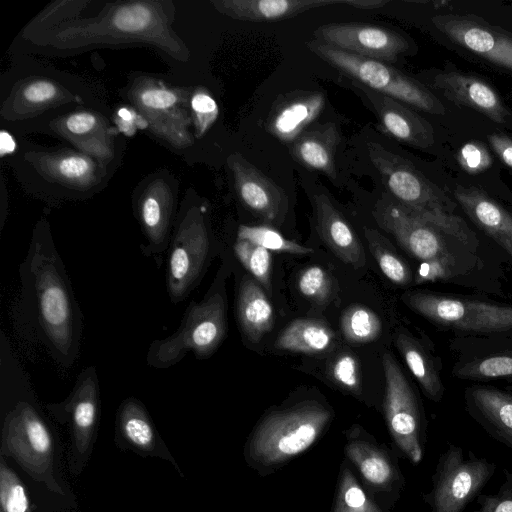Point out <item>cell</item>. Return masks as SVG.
<instances>
[{"mask_svg":"<svg viewBox=\"0 0 512 512\" xmlns=\"http://www.w3.org/2000/svg\"><path fill=\"white\" fill-rule=\"evenodd\" d=\"M18 272L19 292L10 308L15 335L62 368H71L80 353L83 315L45 221L33 229Z\"/></svg>","mask_w":512,"mask_h":512,"instance_id":"obj_1","label":"cell"},{"mask_svg":"<svg viewBox=\"0 0 512 512\" xmlns=\"http://www.w3.org/2000/svg\"><path fill=\"white\" fill-rule=\"evenodd\" d=\"M33 390L9 340L0 334V456L66 508H76L57 429Z\"/></svg>","mask_w":512,"mask_h":512,"instance_id":"obj_2","label":"cell"},{"mask_svg":"<svg viewBox=\"0 0 512 512\" xmlns=\"http://www.w3.org/2000/svg\"><path fill=\"white\" fill-rule=\"evenodd\" d=\"M175 8L171 1L131 0L107 3L93 18L74 19L33 38L32 43L54 49L92 45L144 43L186 62L189 50L172 29Z\"/></svg>","mask_w":512,"mask_h":512,"instance_id":"obj_3","label":"cell"},{"mask_svg":"<svg viewBox=\"0 0 512 512\" xmlns=\"http://www.w3.org/2000/svg\"><path fill=\"white\" fill-rule=\"evenodd\" d=\"M373 216L380 227L390 233L399 246L420 262L415 282H450L466 274L469 262L457 240L421 219L392 196L383 194ZM455 239V238H454ZM463 244V243H462Z\"/></svg>","mask_w":512,"mask_h":512,"instance_id":"obj_4","label":"cell"},{"mask_svg":"<svg viewBox=\"0 0 512 512\" xmlns=\"http://www.w3.org/2000/svg\"><path fill=\"white\" fill-rule=\"evenodd\" d=\"M332 419V411L305 401L265 415L245 445V458L259 473L280 468L310 448Z\"/></svg>","mask_w":512,"mask_h":512,"instance_id":"obj_5","label":"cell"},{"mask_svg":"<svg viewBox=\"0 0 512 512\" xmlns=\"http://www.w3.org/2000/svg\"><path fill=\"white\" fill-rule=\"evenodd\" d=\"M375 169L390 195L426 222L471 247L474 234L454 212L453 202L423 176L407 159L376 142L367 144Z\"/></svg>","mask_w":512,"mask_h":512,"instance_id":"obj_6","label":"cell"},{"mask_svg":"<svg viewBox=\"0 0 512 512\" xmlns=\"http://www.w3.org/2000/svg\"><path fill=\"white\" fill-rule=\"evenodd\" d=\"M226 334V299L220 277L200 302L191 301L179 327L170 336L151 342L146 363L156 369L178 364L189 352L197 359L209 358Z\"/></svg>","mask_w":512,"mask_h":512,"instance_id":"obj_7","label":"cell"},{"mask_svg":"<svg viewBox=\"0 0 512 512\" xmlns=\"http://www.w3.org/2000/svg\"><path fill=\"white\" fill-rule=\"evenodd\" d=\"M215 250L206 210L187 204L179 211L167 249L165 283L170 301L178 304L199 285Z\"/></svg>","mask_w":512,"mask_h":512,"instance_id":"obj_8","label":"cell"},{"mask_svg":"<svg viewBox=\"0 0 512 512\" xmlns=\"http://www.w3.org/2000/svg\"><path fill=\"white\" fill-rule=\"evenodd\" d=\"M402 300L440 328L478 336L512 333V305L427 291H408Z\"/></svg>","mask_w":512,"mask_h":512,"instance_id":"obj_9","label":"cell"},{"mask_svg":"<svg viewBox=\"0 0 512 512\" xmlns=\"http://www.w3.org/2000/svg\"><path fill=\"white\" fill-rule=\"evenodd\" d=\"M100 404L97 369L90 365L78 374L72 390L64 400L44 406L49 416L66 428L68 441L65 463L68 472L74 477L83 472L94 450Z\"/></svg>","mask_w":512,"mask_h":512,"instance_id":"obj_10","label":"cell"},{"mask_svg":"<svg viewBox=\"0 0 512 512\" xmlns=\"http://www.w3.org/2000/svg\"><path fill=\"white\" fill-rule=\"evenodd\" d=\"M307 47L353 81L376 92L431 114L445 112L441 101L424 85L386 62L351 54L316 40L308 42Z\"/></svg>","mask_w":512,"mask_h":512,"instance_id":"obj_11","label":"cell"},{"mask_svg":"<svg viewBox=\"0 0 512 512\" xmlns=\"http://www.w3.org/2000/svg\"><path fill=\"white\" fill-rule=\"evenodd\" d=\"M190 89L167 85L149 76L137 77L127 98L148 123V129L174 148L191 146L194 137L190 111Z\"/></svg>","mask_w":512,"mask_h":512,"instance_id":"obj_12","label":"cell"},{"mask_svg":"<svg viewBox=\"0 0 512 512\" xmlns=\"http://www.w3.org/2000/svg\"><path fill=\"white\" fill-rule=\"evenodd\" d=\"M496 464L451 442L439 455L431 490L423 495L432 512H464L490 481Z\"/></svg>","mask_w":512,"mask_h":512,"instance_id":"obj_13","label":"cell"},{"mask_svg":"<svg viewBox=\"0 0 512 512\" xmlns=\"http://www.w3.org/2000/svg\"><path fill=\"white\" fill-rule=\"evenodd\" d=\"M385 375L384 412L388 430L409 461L421 462L426 445V422L418 399L398 363L390 353H384Z\"/></svg>","mask_w":512,"mask_h":512,"instance_id":"obj_14","label":"cell"},{"mask_svg":"<svg viewBox=\"0 0 512 512\" xmlns=\"http://www.w3.org/2000/svg\"><path fill=\"white\" fill-rule=\"evenodd\" d=\"M345 452L368 491L373 495H384L387 507L392 506L405 485L396 456L358 426L348 431Z\"/></svg>","mask_w":512,"mask_h":512,"instance_id":"obj_15","label":"cell"},{"mask_svg":"<svg viewBox=\"0 0 512 512\" xmlns=\"http://www.w3.org/2000/svg\"><path fill=\"white\" fill-rule=\"evenodd\" d=\"M432 22L452 42L512 72V33L468 14H441Z\"/></svg>","mask_w":512,"mask_h":512,"instance_id":"obj_16","label":"cell"},{"mask_svg":"<svg viewBox=\"0 0 512 512\" xmlns=\"http://www.w3.org/2000/svg\"><path fill=\"white\" fill-rule=\"evenodd\" d=\"M316 41L342 51L383 62H395L408 49L405 38L368 23H330L314 31Z\"/></svg>","mask_w":512,"mask_h":512,"instance_id":"obj_17","label":"cell"},{"mask_svg":"<svg viewBox=\"0 0 512 512\" xmlns=\"http://www.w3.org/2000/svg\"><path fill=\"white\" fill-rule=\"evenodd\" d=\"M134 211L145 238L141 251L144 256H153L160 267V256L167 252L175 223L173 189L163 178H154L139 193Z\"/></svg>","mask_w":512,"mask_h":512,"instance_id":"obj_18","label":"cell"},{"mask_svg":"<svg viewBox=\"0 0 512 512\" xmlns=\"http://www.w3.org/2000/svg\"><path fill=\"white\" fill-rule=\"evenodd\" d=\"M116 445L141 457H155L171 463L184 477L178 463L170 453L145 405L135 397L124 399L116 412Z\"/></svg>","mask_w":512,"mask_h":512,"instance_id":"obj_19","label":"cell"},{"mask_svg":"<svg viewBox=\"0 0 512 512\" xmlns=\"http://www.w3.org/2000/svg\"><path fill=\"white\" fill-rule=\"evenodd\" d=\"M227 164L236 193L246 208L270 222L285 216L288 208L285 191L241 154H230Z\"/></svg>","mask_w":512,"mask_h":512,"instance_id":"obj_20","label":"cell"},{"mask_svg":"<svg viewBox=\"0 0 512 512\" xmlns=\"http://www.w3.org/2000/svg\"><path fill=\"white\" fill-rule=\"evenodd\" d=\"M387 0H213L211 4L223 15L235 20L265 22L293 18L306 11L332 5L358 9H376Z\"/></svg>","mask_w":512,"mask_h":512,"instance_id":"obj_21","label":"cell"},{"mask_svg":"<svg viewBox=\"0 0 512 512\" xmlns=\"http://www.w3.org/2000/svg\"><path fill=\"white\" fill-rule=\"evenodd\" d=\"M353 85L367 99L381 128L395 139L417 148H428L434 144L431 124L403 102L376 92L358 82Z\"/></svg>","mask_w":512,"mask_h":512,"instance_id":"obj_22","label":"cell"},{"mask_svg":"<svg viewBox=\"0 0 512 512\" xmlns=\"http://www.w3.org/2000/svg\"><path fill=\"white\" fill-rule=\"evenodd\" d=\"M433 86L449 101L474 109L492 121L512 126V111L484 80L458 71L438 73Z\"/></svg>","mask_w":512,"mask_h":512,"instance_id":"obj_23","label":"cell"},{"mask_svg":"<svg viewBox=\"0 0 512 512\" xmlns=\"http://www.w3.org/2000/svg\"><path fill=\"white\" fill-rule=\"evenodd\" d=\"M29 158L46 179L74 190H90L105 175L103 162L80 151L34 152Z\"/></svg>","mask_w":512,"mask_h":512,"instance_id":"obj_24","label":"cell"},{"mask_svg":"<svg viewBox=\"0 0 512 512\" xmlns=\"http://www.w3.org/2000/svg\"><path fill=\"white\" fill-rule=\"evenodd\" d=\"M76 99V96L57 81L42 76H30L14 85L2 103L0 115L8 121L26 120Z\"/></svg>","mask_w":512,"mask_h":512,"instance_id":"obj_25","label":"cell"},{"mask_svg":"<svg viewBox=\"0 0 512 512\" xmlns=\"http://www.w3.org/2000/svg\"><path fill=\"white\" fill-rule=\"evenodd\" d=\"M50 128L80 152L103 163L114 156V129L96 112L81 110L60 116L51 121Z\"/></svg>","mask_w":512,"mask_h":512,"instance_id":"obj_26","label":"cell"},{"mask_svg":"<svg viewBox=\"0 0 512 512\" xmlns=\"http://www.w3.org/2000/svg\"><path fill=\"white\" fill-rule=\"evenodd\" d=\"M464 401L471 418L512 449V394L492 386L472 385L465 390Z\"/></svg>","mask_w":512,"mask_h":512,"instance_id":"obj_27","label":"cell"},{"mask_svg":"<svg viewBox=\"0 0 512 512\" xmlns=\"http://www.w3.org/2000/svg\"><path fill=\"white\" fill-rule=\"evenodd\" d=\"M317 230L332 252L344 263L358 269L366 262V256L357 234L343 215L324 193L312 198Z\"/></svg>","mask_w":512,"mask_h":512,"instance_id":"obj_28","label":"cell"},{"mask_svg":"<svg viewBox=\"0 0 512 512\" xmlns=\"http://www.w3.org/2000/svg\"><path fill=\"white\" fill-rule=\"evenodd\" d=\"M454 196L471 221L491 237L512 260V213L474 187L458 186Z\"/></svg>","mask_w":512,"mask_h":512,"instance_id":"obj_29","label":"cell"},{"mask_svg":"<svg viewBox=\"0 0 512 512\" xmlns=\"http://www.w3.org/2000/svg\"><path fill=\"white\" fill-rule=\"evenodd\" d=\"M340 142V132L333 122L318 124L302 132L290 149L293 158L306 168L320 171L329 178L337 175L335 155Z\"/></svg>","mask_w":512,"mask_h":512,"instance_id":"obj_30","label":"cell"},{"mask_svg":"<svg viewBox=\"0 0 512 512\" xmlns=\"http://www.w3.org/2000/svg\"><path fill=\"white\" fill-rule=\"evenodd\" d=\"M325 96L320 92H301L288 98L268 121V131L281 141H294L321 113Z\"/></svg>","mask_w":512,"mask_h":512,"instance_id":"obj_31","label":"cell"},{"mask_svg":"<svg viewBox=\"0 0 512 512\" xmlns=\"http://www.w3.org/2000/svg\"><path fill=\"white\" fill-rule=\"evenodd\" d=\"M395 344L426 397L440 402L445 387L439 360L419 340L405 332L397 334Z\"/></svg>","mask_w":512,"mask_h":512,"instance_id":"obj_32","label":"cell"},{"mask_svg":"<svg viewBox=\"0 0 512 512\" xmlns=\"http://www.w3.org/2000/svg\"><path fill=\"white\" fill-rule=\"evenodd\" d=\"M237 318L244 335L258 342L274 324L272 306L262 287L251 279H244L237 296Z\"/></svg>","mask_w":512,"mask_h":512,"instance_id":"obj_33","label":"cell"},{"mask_svg":"<svg viewBox=\"0 0 512 512\" xmlns=\"http://www.w3.org/2000/svg\"><path fill=\"white\" fill-rule=\"evenodd\" d=\"M334 333L324 323L298 319L291 322L278 336L276 347L281 350L302 353H319L333 343Z\"/></svg>","mask_w":512,"mask_h":512,"instance_id":"obj_34","label":"cell"},{"mask_svg":"<svg viewBox=\"0 0 512 512\" xmlns=\"http://www.w3.org/2000/svg\"><path fill=\"white\" fill-rule=\"evenodd\" d=\"M32 488L11 461L0 456V512H38Z\"/></svg>","mask_w":512,"mask_h":512,"instance_id":"obj_35","label":"cell"},{"mask_svg":"<svg viewBox=\"0 0 512 512\" xmlns=\"http://www.w3.org/2000/svg\"><path fill=\"white\" fill-rule=\"evenodd\" d=\"M452 375L461 380L490 381L512 378V351L496 352L455 363Z\"/></svg>","mask_w":512,"mask_h":512,"instance_id":"obj_36","label":"cell"},{"mask_svg":"<svg viewBox=\"0 0 512 512\" xmlns=\"http://www.w3.org/2000/svg\"><path fill=\"white\" fill-rule=\"evenodd\" d=\"M88 4L87 0L53 1L27 24L22 35L31 41L64 22L77 19Z\"/></svg>","mask_w":512,"mask_h":512,"instance_id":"obj_37","label":"cell"},{"mask_svg":"<svg viewBox=\"0 0 512 512\" xmlns=\"http://www.w3.org/2000/svg\"><path fill=\"white\" fill-rule=\"evenodd\" d=\"M364 232L369 250L384 275L395 284L408 285L413 275L407 263L376 230L365 228Z\"/></svg>","mask_w":512,"mask_h":512,"instance_id":"obj_38","label":"cell"},{"mask_svg":"<svg viewBox=\"0 0 512 512\" xmlns=\"http://www.w3.org/2000/svg\"><path fill=\"white\" fill-rule=\"evenodd\" d=\"M342 334L348 342L368 343L381 333L382 323L377 314L363 305H351L340 320Z\"/></svg>","mask_w":512,"mask_h":512,"instance_id":"obj_39","label":"cell"},{"mask_svg":"<svg viewBox=\"0 0 512 512\" xmlns=\"http://www.w3.org/2000/svg\"><path fill=\"white\" fill-rule=\"evenodd\" d=\"M332 512H383L368 496L350 468L343 466Z\"/></svg>","mask_w":512,"mask_h":512,"instance_id":"obj_40","label":"cell"},{"mask_svg":"<svg viewBox=\"0 0 512 512\" xmlns=\"http://www.w3.org/2000/svg\"><path fill=\"white\" fill-rule=\"evenodd\" d=\"M233 251L242 266L248 270L266 290H270L271 255L269 250L248 240L236 239L233 245Z\"/></svg>","mask_w":512,"mask_h":512,"instance_id":"obj_41","label":"cell"},{"mask_svg":"<svg viewBox=\"0 0 512 512\" xmlns=\"http://www.w3.org/2000/svg\"><path fill=\"white\" fill-rule=\"evenodd\" d=\"M237 239L248 240L267 250L277 252L291 254H308L313 252L312 249L284 238L278 231L267 226L240 225L237 230Z\"/></svg>","mask_w":512,"mask_h":512,"instance_id":"obj_42","label":"cell"},{"mask_svg":"<svg viewBox=\"0 0 512 512\" xmlns=\"http://www.w3.org/2000/svg\"><path fill=\"white\" fill-rule=\"evenodd\" d=\"M190 111L195 136L198 138L205 135L219 115L217 102L204 87H198L191 92Z\"/></svg>","mask_w":512,"mask_h":512,"instance_id":"obj_43","label":"cell"},{"mask_svg":"<svg viewBox=\"0 0 512 512\" xmlns=\"http://www.w3.org/2000/svg\"><path fill=\"white\" fill-rule=\"evenodd\" d=\"M504 481L495 494H482L476 499L473 512H512V472L503 470Z\"/></svg>","mask_w":512,"mask_h":512,"instance_id":"obj_44","label":"cell"},{"mask_svg":"<svg viewBox=\"0 0 512 512\" xmlns=\"http://www.w3.org/2000/svg\"><path fill=\"white\" fill-rule=\"evenodd\" d=\"M460 167L470 174H477L488 169L492 163L491 155L482 142L471 141L464 144L457 153Z\"/></svg>","mask_w":512,"mask_h":512,"instance_id":"obj_45","label":"cell"},{"mask_svg":"<svg viewBox=\"0 0 512 512\" xmlns=\"http://www.w3.org/2000/svg\"><path fill=\"white\" fill-rule=\"evenodd\" d=\"M298 288L308 298L324 299L330 288L329 277L319 266L308 267L299 277Z\"/></svg>","mask_w":512,"mask_h":512,"instance_id":"obj_46","label":"cell"},{"mask_svg":"<svg viewBox=\"0 0 512 512\" xmlns=\"http://www.w3.org/2000/svg\"><path fill=\"white\" fill-rule=\"evenodd\" d=\"M333 378L344 388L357 392L360 388L358 363L350 354L340 355L332 367Z\"/></svg>","mask_w":512,"mask_h":512,"instance_id":"obj_47","label":"cell"},{"mask_svg":"<svg viewBox=\"0 0 512 512\" xmlns=\"http://www.w3.org/2000/svg\"><path fill=\"white\" fill-rule=\"evenodd\" d=\"M115 123L118 129L128 136H132L137 129H148L144 117L136 110L126 107L118 110Z\"/></svg>","mask_w":512,"mask_h":512,"instance_id":"obj_48","label":"cell"},{"mask_svg":"<svg viewBox=\"0 0 512 512\" xmlns=\"http://www.w3.org/2000/svg\"><path fill=\"white\" fill-rule=\"evenodd\" d=\"M488 141L501 162L512 169V138L495 133L488 136Z\"/></svg>","mask_w":512,"mask_h":512,"instance_id":"obj_49","label":"cell"},{"mask_svg":"<svg viewBox=\"0 0 512 512\" xmlns=\"http://www.w3.org/2000/svg\"><path fill=\"white\" fill-rule=\"evenodd\" d=\"M17 148V144L13 136L5 131L2 130L0 133V153L1 156H5L8 154H11L15 152Z\"/></svg>","mask_w":512,"mask_h":512,"instance_id":"obj_50","label":"cell"}]
</instances>
